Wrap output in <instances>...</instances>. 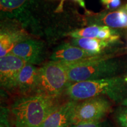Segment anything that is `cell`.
<instances>
[{
	"label": "cell",
	"mask_w": 127,
	"mask_h": 127,
	"mask_svg": "<svg viewBox=\"0 0 127 127\" xmlns=\"http://www.w3.org/2000/svg\"><path fill=\"white\" fill-rule=\"evenodd\" d=\"M71 127H115L114 124L108 119L104 118L99 121L94 123L83 124L77 125H72Z\"/></svg>",
	"instance_id": "obj_18"
},
{
	"label": "cell",
	"mask_w": 127,
	"mask_h": 127,
	"mask_svg": "<svg viewBox=\"0 0 127 127\" xmlns=\"http://www.w3.org/2000/svg\"><path fill=\"white\" fill-rule=\"evenodd\" d=\"M10 117L9 109L1 107L0 113V127H14L12 125V119Z\"/></svg>",
	"instance_id": "obj_17"
},
{
	"label": "cell",
	"mask_w": 127,
	"mask_h": 127,
	"mask_svg": "<svg viewBox=\"0 0 127 127\" xmlns=\"http://www.w3.org/2000/svg\"><path fill=\"white\" fill-rule=\"evenodd\" d=\"M69 85L65 66L60 62L51 61L39 68L35 94L60 97Z\"/></svg>",
	"instance_id": "obj_4"
},
{
	"label": "cell",
	"mask_w": 127,
	"mask_h": 127,
	"mask_svg": "<svg viewBox=\"0 0 127 127\" xmlns=\"http://www.w3.org/2000/svg\"><path fill=\"white\" fill-rule=\"evenodd\" d=\"M123 9H124L126 11H127V5H125L124 6V7H123Z\"/></svg>",
	"instance_id": "obj_24"
},
{
	"label": "cell",
	"mask_w": 127,
	"mask_h": 127,
	"mask_svg": "<svg viewBox=\"0 0 127 127\" xmlns=\"http://www.w3.org/2000/svg\"><path fill=\"white\" fill-rule=\"evenodd\" d=\"M58 98L41 94L21 96L9 109L14 125L15 127H41L60 104Z\"/></svg>",
	"instance_id": "obj_1"
},
{
	"label": "cell",
	"mask_w": 127,
	"mask_h": 127,
	"mask_svg": "<svg viewBox=\"0 0 127 127\" xmlns=\"http://www.w3.org/2000/svg\"><path fill=\"white\" fill-rule=\"evenodd\" d=\"M61 63L66 68L70 84L112 77L117 70L115 63L98 55L74 63Z\"/></svg>",
	"instance_id": "obj_3"
},
{
	"label": "cell",
	"mask_w": 127,
	"mask_h": 127,
	"mask_svg": "<svg viewBox=\"0 0 127 127\" xmlns=\"http://www.w3.org/2000/svg\"><path fill=\"white\" fill-rule=\"evenodd\" d=\"M116 120L120 127H127V107L119 109L116 114Z\"/></svg>",
	"instance_id": "obj_19"
},
{
	"label": "cell",
	"mask_w": 127,
	"mask_h": 127,
	"mask_svg": "<svg viewBox=\"0 0 127 127\" xmlns=\"http://www.w3.org/2000/svg\"><path fill=\"white\" fill-rule=\"evenodd\" d=\"M27 63L20 57L9 53L0 60L1 86L7 91L16 90L17 80L22 68Z\"/></svg>",
	"instance_id": "obj_6"
},
{
	"label": "cell",
	"mask_w": 127,
	"mask_h": 127,
	"mask_svg": "<svg viewBox=\"0 0 127 127\" xmlns=\"http://www.w3.org/2000/svg\"><path fill=\"white\" fill-rule=\"evenodd\" d=\"M39 0H0L1 18L11 19L26 23Z\"/></svg>",
	"instance_id": "obj_7"
},
{
	"label": "cell",
	"mask_w": 127,
	"mask_h": 127,
	"mask_svg": "<svg viewBox=\"0 0 127 127\" xmlns=\"http://www.w3.org/2000/svg\"><path fill=\"white\" fill-rule=\"evenodd\" d=\"M122 105H123V106H124V107H127V98L125 99L124 100H123V101L122 102Z\"/></svg>",
	"instance_id": "obj_22"
},
{
	"label": "cell",
	"mask_w": 127,
	"mask_h": 127,
	"mask_svg": "<svg viewBox=\"0 0 127 127\" xmlns=\"http://www.w3.org/2000/svg\"><path fill=\"white\" fill-rule=\"evenodd\" d=\"M112 111V104L106 96H100L78 101L72 120V126L99 121Z\"/></svg>",
	"instance_id": "obj_5"
},
{
	"label": "cell",
	"mask_w": 127,
	"mask_h": 127,
	"mask_svg": "<svg viewBox=\"0 0 127 127\" xmlns=\"http://www.w3.org/2000/svg\"><path fill=\"white\" fill-rule=\"evenodd\" d=\"M11 53L20 57L27 63L38 65L45 58V44L40 40L27 38L16 44Z\"/></svg>",
	"instance_id": "obj_8"
},
{
	"label": "cell",
	"mask_w": 127,
	"mask_h": 127,
	"mask_svg": "<svg viewBox=\"0 0 127 127\" xmlns=\"http://www.w3.org/2000/svg\"><path fill=\"white\" fill-rule=\"evenodd\" d=\"M114 32L109 28V27L101 26L99 34H98V39L104 41H108L109 42L116 41L118 39V36L113 35Z\"/></svg>",
	"instance_id": "obj_16"
},
{
	"label": "cell",
	"mask_w": 127,
	"mask_h": 127,
	"mask_svg": "<svg viewBox=\"0 0 127 127\" xmlns=\"http://www.w3.org/2000/svg\"><path fill=\"white\" fill-rule=\"evenodd\" d=\"M72 42L77 47L81 48L94 55H98L111 42L98 38H75L72 39Z\"/></svg>",
	"instance_id": "obj_14"
},
{
	"label": "cell",
	"mask_w": 127,
	"mask_h": 127,
	"mask_svg": "<svg viewBox=\"0 0 127 127\" xmlns=\"http://www.w3.org/2000/svg\"><path fill=\"white\" fill-rule=\"evenodd\" d=\"M95 56L87 51L69 44H63L55 48L51 55L52 61L70 63Z\"/></svg>",
	"instance_id": "obj_11"
},
{
	"label": "cell",
	"mask_w": 127,
	"mask_h": 127,
	"mask_svg": "<svg viewBox=\"0 0 127 127\" xmlns=\"http://www.w3.org/2000/svg\"><path fill=\"white\" fill-rule=\"evenodd\" d=\"M101 26L93 25L88 27L78 29L68 33L69 36L75 38H98Z\"/></svg>",
	"instance_id": "obj_15"
},
{
	"label": "cell",
	"mask_w": 127,
	"mask_h": 127,
	"mask_svg": "<svg viewBox=\"0 0 127 127\" xmlns=\"http://www.w3.org/2000/svg\"><path fill=\"white\" fill-rule=\"evenodd\" d=\"M102 4L107 9H114L118 8L121 5V0H101Z\"/></svg>",
	"instance_id": "obj_20"
},
{
	"label": "cell",
	"mask_w": 127,
	"mask_h": 127,
	"mask_svg": "<svg viewBox=\"0 0 127 127\" xmlns=\"http://www.w3.org/2000/svg\"><path fill=\"white\" fill-rule=\"evenodd\" d=\"M39 68L26 63L22 68L17 80L16 91L21 96L35 94L39 79Z\"/></svg>",
	"instance_id": "obj_10"
},
{
	"label": "cell",
	"mask_w": 127,
	"mask_h": 127,
	"mask_svg": "<svg viewBox=\"0 0 127 127\" xmlns=\"http://www.w3.org/2000/svg\"><path fill=\"white\" fill-rule=\"evenodd\" d=\"M74 1H75L76 2L78 3L79 5L81 6V7L84 8H85V2H84V0H74Z\"/></svg>",
	"instance_id": "obj_21"
},
{
	"label": "cell",
	"mask_w": 127,
	"mask_h": 127,
	"mask_svg": "<svg viewBox=\"0 0 127 127\" xmlns=\"http://www.w3.org/2000/svg\"><path fill=\"white\" fill-rule=\"evenodd\" d=\"M61 5H60V7H59V9H60V8H62V7H63V2H64V1H65V0H61Z\"/></svg>",
	"instance_id": "obj_23"
},
{
	"label": "cell",
	"mask_w": 127,
	"mask_h": 127,
	"mask_svg": "<svg viewBox=\"0 0 127 127\" xmlns=\"http://www.w3.org/2000/svg\"><path fill=\"white\" fill-rule=\"evenodd\" d=\"M124 80H125V82H127V76L126 77H125V78L124 79Z\"/></svg>",
	"instance_id": "obj_25"
},
{
	"label": "cell",
	"mask_w": 127,
	"mask_h": 127,
	"mask_svg": "<svg viewBox=\"0 0 127 127\" xmlns=\"http://www.w3.org/2000/svg\"><path fill=\"white\" fill-rule=\"evenodd\" d=\"M125 82L124 79L119 77L84 81L70 84L64 93L74 101L103 96L119 102L125 95Z\"/></svg>",
	"instance_id": "obj_2"
},
{
	"label": "cell",
	"mask_w": 127,
	"mask_h": 127,
	"mask_svg": "<svg viewBox=\"0 0 127 127\" xmlns=\"http://www.w3.org/2000/svg\"><path fill=\"white\" fill-rule=\"evenodd\" d=\"M21 31L1 30L0 34V57L1 58L11 53L18 42L27 38Z\"/></svg>",
	"instance_id": "obj_12"
},
{
	"label": "cell",
	"mask_w": 127,
	"mask_h": 127,
	"mask_svg": "<svg viewBox=\"0 0 127 127\" xmlns=\"http://www.w3.org/2000/svg\"><path fill=\"white\" fill-rule=\"evenodd\" d=\"M77 102L78 101L70 99L60 104L48 116L41 127H71Z\"/></svg>",
	"instance_id": "obj_9"
},
{
	"label": "cell",
	"mask_w": 127,
	"mask_h": 127,
	"mask_svg": "<svg viewBox=\"0 0 127 127\" xmlns=\"http://www.w3.org/2000/svg\"><path fill=\"white\" fill-rule=\"evenodd\" d=\"M98 23L112 28H127V11L122 8L98 17Z\"/></svg>",
	"instance_id": "obj_13"
}]
</instances>
